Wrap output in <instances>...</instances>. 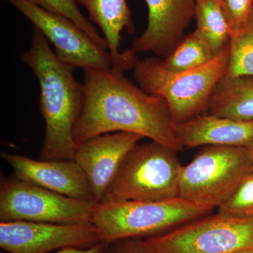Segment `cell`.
I'll use <instances>...</instances> for the list:
<instances>
[{
  "label": "cell",
  "instance_id": "1",
  "mask_svg": "<svg viewBox=\"0 0 253 253\" xmlns=\"http://www.w3.org/2000/svg\"><path fill=\"white\" fill-rule=\"evenodd\" d=\"M84 72V105L74 131L77 146L102 134L128 132L182 150L164 99L146 92L118 68Z\"/></svg>",
  "mask_w": 253,
  "mask_h": 253
},
{
  "label": "cell",
  "instance_id": "2",
  "mask_svg": "<svg viewBox=\"0 0 253 253\" xmlns=\"http://www.w3.org/2000/svg\"><path fill=\"white\" fill-rule=\"evenodd\" d=\"M41 87V109L45 134L42 161H74L78 146L74 131L84 105L83 85L75 78L73 66L56 56L39 30H33L31 45L21 56Z\"/></svg>",
  "mask_w": 253,
  "mask_h": 253
},
{
  "label": "cell",
  "instance_id": "3",
  "mask_svg": "<svg viewBox=\"0 0 253 253\" xmlns=\"http://www.w3.org/2000/svg\"><path fill=\"white\" fill-rule=\"evenodd\" d=\"M229 61V43L211 62L196 69L173 72L157 56L138 60L133 69L141 89L164 99L173 122L179 124L208 112L210 99L225 76Z\"/></svg>",
  "mask_w": 253,
  "mask_h": 253
},
{
  "label": "cell",
  "instance_id": "4",
  "mask_svg": "<svg viewBox=\"0 0 253 253\" xmlns=\"http://www.w3.org/2000/svg\"><path fill=\"white\" fill-rule=\"evenodd\" d=\"M213 210L180 197L164 201H126L96 204L92 222L104 242L161 235Z\"/></svg>",
  "mask_w": 253,
  "mask_h": 253
},
{
  "label": "cell",
  "instance_id": "5",
  "mask_svg": "<svg viewBox=\"0 0 253 253\" xmlns=\"http://www.w3.org/2000/svg\"><path fill=\"white\" fill-rule=\"evenodd\" d=\"M178 152L154 141L138 143L126 155L100 203L179 197L183 166Z\"/></svg>",
  "mask_w": 253,
  "mask_h": 253
},
{
  "label": "cell",
  "instance_id": "6",
  "mask_svg": "<svg viewBox=\"0 0 253 253\" xmlns=\"http://www.w3.org/2000/svg\"><path fill=\"white\" fill-rule=\"evenodd\" d=\"M251 172L249 150L219 145L204 146L181 169L179 197L214 210L227 201Z\"/></svg>",
  "mask_w": 253,
  "mask_h": 253
},
{
  "label": "cell",
  "instance_id": "7",
  "mask_svg": "<svg viewBox=\"0 0 253 253\" xmlns=\"http://www.w3.org/2000/svg\"><path fill=\"white\" fill-rule=\"evenodd\" d=\"M144 241L151 253H233L253 249V217L210 214Z\"/></svg>",
  "mask_w": 253,
  "mask_h": 253
},
{
  "label": "cell",
  "instance_id": "8",
  "mask_svg": "<svg viewBox=\"0 0 253 253\" xmlns=\"http://www.w3.org/2000/svg\"><path fill=\"white\" fill-rule=\"evenodd\" d=\"M96 203L68 197L16 177L0 181V221L92 222Z\"/></svg>",
  "mask_w": 253,
  "mask_h": 253
},
{
  "label": "cell",
  "instance_id": "9",
  "mask_svg": "<svg viewBox=\"0 0 253 253\" xmlns=\"http://www.w3.org/2000/svg\"><path fill=\"white\" fill-rule=\"evenodd\" d=\"M16 8L52 44L56 56L73 68L113 67L107 51L101 49L73 21L40 7L31 0H2Z\"/></svg>",
  "mask_w": 253,
  "mask_h": 253
},
{
  "label": "cell",
  "instance_id": "10",
  "mask_svg": "<svg viewBox=\"0 0 253 253\" xmlns=\"http://www.w3.org/2000/svg\"><path fill=\"white\" fill-rule=\"evenodd\" d=\"M102 242V236L93 222L0 221V248L8 253H47L68 248L87 249Z\"/></svg>",
  "mask_w": 253,
  "mask_h": 253
},
{
  "label": "cell",
  "instance_id": "11",
  "mask_svg": "<svg viewBox=\"0 0 253 253\" xmlns=\"http://www.w3.org/2000/svg\"><path fill=\"white\" fill-rule=\"evenodd\" d=\"M143 139L132 133L115 132L78 145L74 161L85 174L96 204L102 201L126 155Z\"/></svg>",
  "mask_w": 253,
  "mask_h": 253
},
{
  "label": "cell",
  "instance_id": "12",
  "mask_svg": "<svg viewBox=\"0 0 253 253\" xmlns=\"http://www.w3.org/2000/svg\"><path fill=\"white\" fill-rule=\"evenodd\" d=\"M148 7V24L131 43L136 53L152 52L168 57L184 38L194 18L196 0H144Z\"/></svg>",
  "mask_w": 253,
  "mask_h": 253
},
{
  "label": "cell",
  "instance_id": "13",
  "mask_svg": "<svg viewBox=\"0 0 253 253\" xmlns=\"http://www.w3.org/2000/svg\"><path fill=\"white\" fill-rule=\"evenodd\" d=\"M0 156L18 179L73 199L94 202L89 181L75 161L34 160L5 151Z\"/></svg>",
  "mask_w": 253,
  "mask_h": 253
},
{
  "label": "cell",
  "instance_id": "14",
  "mask_svg": "<svg viewBox=\"0 0 253 253\" xmlns=\"http://www.w3.org/2000/svg\"><path fill=\"white\" fill-rule=\"evenodd\" d=\"M175 130L182 150L219 145L253 151V120L241 121L208 113L175 124Z\"/></svg>",
  "mask_w": 253,
  "mask_h": 253
},
{
  "label": "cell",
  "instance_id": "15",
  "mask_svg": "<svg viewBox=\"0 0 253 253\" xmlns=\"http://www.w3.org/2000/svg\"><path fill=\"white\" fill-rule=\"evenodd\" d=\"M84 6L91 22L99 26L108 44L113 68L126 71L134 68L138 61L135 53L130 49L120 50L122 33L135 32L132 12L126 0H76Z\"/></svg>",
  "mask_w": 253,
  "mask_h": 253
},
{
  "label": "cell",
  "instance_id": "16",
  "mask_svg": "<svg viewBox=\"0 0 253 253\" xmlns=\"http://www.w3.org/2000/svg\"><path fill=\"white\" fill-rule=\"evenodd\" d=\"M208 114L241 121L253 120V76H224L213 91Z\"/></svg>",
  "mask_w": 253,
  "mask_h": 253
},
{
  "label": "cell",
  "instance_id": "17",
  "mask_svg": "<svg viewBox=\"0 0 253 253\" xmlns=\"http://www.w3.org/2000/svg\"><path fill=\"white\" fill-rule=\"evenodd\" d=\"M194 18L195 31L217 54L229 44L231 32L221 0H196Z\"/></svg>",
  "mask_w": 253,
  "mask_h": 253
},
{
  "label": "cell",
  "instance_id": "18",
  "mask_svg": "<svg viewBox=\"0 0 253 253\" xmlns=\"http://www.w3.org/2000/svg\"><path fill=\"white\" fill-rule=\"evenodd\" d=\"M217 54L194 31L184 36L172 53L163 60V63L169 71L182 72L205 66Z\"/></svg>",
  "mask_w": 253,
  "mask_h": 253
},
{
  "label": "cell",
  "instance_id": "19",
  "mask_svg": "<svg viewBox=\"0 0 253 253\" xmlns=\"http://www.w3.org/2000/svg\"><path fill=\"white\" fill-rule=\"evenodd\" d=\"M253 76V11L249 21L229 41V61L225 77Z\"/></svg>",
  "mask_w": 253,
  "mask_h": 253
},
{
  "label": "cell",
  "instance_id": "20",
  "mask_svg": "<svg viewBox=\"0 0 253 253\" xmlns=\"http://www.w3.org/2000/svg\"><path fill=\"white\" fill-rule=\"evenodd\" d=\"M40 7L73 21L91 38L96 45L107 51L108 44L89 18L81 12L76 0H31Z\"/></svg>",
  "mask_w": 253,
  "mask_h": 253
},
{
  "label": "cell",
  "instance_id": "21",
  "mask_svg": "<svg viewBox=\"0 0 253 253\" xmlns=\"http://www.w3.org/2000/svg\"><path fill=\"white\" fill-rule=\"evenodd\" d=\"M218 213L236 217H253V174L249 173L230 197L219 206Z\"/></svg>",
  "mask_w": 253,
  "mask_h": 253
},
{
  "label": "cell",
  "instance_id": "22",
  "mask_svg": "<svg viewBox=\"0 0 253 253\" xmlns=\"http://www.w3.org/2000/svg\"><path fill=\"white\" fill-rule=\"evenodd\" d=\"M231 36L244 27L253 11V0H221Z\"/></svg>",
  "mask_w": 253,
  "mask_h": 253
},
{
  "label": "cell",
  "instance_id": "23",
  "mask_svg": "<svg viewBox=\"0 0 253 253\" xmlns=\"http://www.w3.org/2000/svg\"><path fill=\"white\" fill-rule=\"evenodd\" d=\"M106 253H151L143 239H125L109 243Z\"/></svg>",
  "mask_w": 253,
  "mask_h": 253
},
{
  "label": "cell",
  "instance_id": "24",
  "mask_svg": "<svg viewBox=\"0 0 253 253\" xmlns=\"http://www.w3.org/2000/svg\"><path fill=\"white\" fill-rule=\"evenodd\" d=\"M108 245H109V243L102 242L101 244L96 245L94 247L87 249L68 248V249L59 250L56 253H106Z\"/></svg>",
  "mask_w": 253,
  "mask_h": 253
},
{
  "label": "cell",
  "instance_id": "25",
  "mask_svg": "<svg viewBox=\"0 0 253 253\" xmlns=\"http://www.w3.org/2000/svg\"><path fill=\"white\" fill-rule=\"evenodd\" d=\"M233 253H253V249H243Z\"/></svg>",
  "mask_w": 253,
  "mask_h": 253
},
{
  "label": "cell",
  "instance_id": "26",
  "mask_svg": "<svg viewBox=\"0 0 253 253\" xmlns=\"http://www.w3.org/2000/svg\"><path fill=\"white\" fill-rule=\"evenodd\" d=\"M251 173L253 174V151H251Z\"/></svg>",
  "mask_w": 253,
  "mask_h": 253
}]
</instances>
